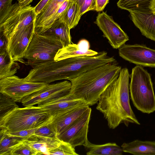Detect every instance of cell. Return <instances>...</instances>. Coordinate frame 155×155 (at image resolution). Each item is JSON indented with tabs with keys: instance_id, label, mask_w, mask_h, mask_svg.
Returning a JSON list of instances; mask_svg holds the SVG:
<instances>
[{
	"instance_id": "obj_19",
	"label": "cell",
	"mask_w": 155,
	"mask_h": 155,
	"mask_svg": "<svg viewBox=\"0 0 155 155\" xmlns=\"http://www.w3.org/2000/svg\"><path fill=\"white\" fill-rule=\"evenodd\" d=\"M84 104H86L82 100L74 98L68 94L37 105L47 110L52 114L55 112L71 107Z\"/></svg>"
},
{
	"instance_id": "obj_38",
	"label": "cell",
	"mask_w": 155,
	"mask_h": 155,
	"mask_svg": "<svg viewBox=\"0 0 155 155\" xmlns=\"http://www.w3.org/2000/svg\"><path fill=\"white\" fill-rule=\"evenodd\" d=\"M151 9L152 12L154 13H155V0H153V6Z\"/></svg>"
},
{
	"instance_id": "obj_3",
	"label": "cell",
	"mask_w": 155,
	"mask_h": 155,
	"mask_svg": "<svg viewBox=\"0 0 155 155\" xmlns=\"http://www.w3.org/2000/svg\"><path fill=\"white\" fill-rule=\"evenodd\" d=\"M52 115L38 106L15 108L0 117V129L7 132L35 129L51 121Z\"/></svg>"
},
{
	"instance_id": "obj_37",
	"label": "cell",
	"mask_w": 155,
	"mask_h": 155,
	"mask_svg": "<svg viewBox=\"0 0 155 155\" xmlns=\"http://www.w3.org/2000/svg\"><path fill=\"white\" fill-rule=\"evenodd\" d=\"M71 1L76 3L80 7L81 5L85 0H70Z\"/></svg>"
},
{
	"instance_id": "obj_29",
	"label": "cell",
	"mask_w": 155,
	"mask_h": 155,
	"mask_svg": "<svg viewBox=\"0 0 155 155\" xmlns=\"http://www.w3.org/2000/svg\"><path fill=\"white\" fill-rule=\"evenodd\" d=\"M51 120L45 124L37 128L35 131L34 135L40 137H49L58 136L51 123Z\"/></svg>"
},
{
	"instance_id": "obj_27",
	"label": "cell",
	"mask_w": 155,
	"mask_h": 155,
	"mask_svg": "<svg viewBox=\"0 0 155 155\" xmlns=\"http://www.w3.org/2000/svg\"><path fill=\"white\" fill-rule=\"evenodd\" d=\"M9 155H37V153L24 141L14 146Z\"/></svg>"
},
{
	"instance_id": "obj_23",
	"label": "cell",
	"mask_w": 155,
	"mask_h": 155,
	"mask_svg": "<svg viewBox=\"0 0 155 155\" xmlns=\"http://www.w3.org/2000/svg\"><path fill=\"white\" fill-rule=\"evenodd\" d=\"M80 8L76 3L71 2L68 8L59 18V20L65 23L70 29L77 25L80 19Z\"/></svg>"
},
{
	"instance_id": "obj_12",
	"label": "cell",
	"mask_w": 155,
	"mask_h": 155,
	"mask_svg": "<svg viewBox=\"0 0 155 155\" xmlns=\"http://www.w3.org/2000/svg\"><path fill=\"white\" fill-rule=\"evenodd\" d=\"M35 33V22L15 33L8 42L7 51L14 61L25 63V53Z\"/></svg>"
},
{
	"instance_id": "obj_26",
	"label": "cell",
	"mask_w": 155,
	"mask_h": 155,
	"mask_svg": "<svg viewBox=\"0 0 155 155\" xmlns=\"http://www.w3.org/2000/svg\"><path fill=\"white\" fill-rule=\"evenodd\" d=\"M16 102L9 97L0 93V117L6 114L18 107Z\"/></svg>"
},
{
	"instance_id": "obj_11",
	"label": "cell",
	"mask_w": 155,
	"mask_h": 155,
	"mask_svg": "<svg viewBox=\"0 0 155 155\" xmlns=\"http://www.w3.org/2000/svg\"><path fill=\"white\" fill-rule=\"evenodd\" d=\"M118 49L119 55L124 59L137 65L155 68V50L138 44H124Z\"/></svg>"
},
{
	"instance_id": "obj_24",
	"label": "cell",
	"mask_w": 155,
	"mask_h": 155,
	"mask_svg": "<svg viewBox=\"0 0 155 155\" xmlns=\"http://www.w3.org/2000/svg\"><path fill=\"white\" fill-rule=\"evenodd\" d=\"M25 140L21 138L9 136L5 130L0 129V155H9L14 146Z\"/></svg>"
},
{
	"instance_id": "obj_28",
	"label": "cell",
	"mask_w": 155,
	"mask_h": 155,
	"mask_svg": "<svg viewBox=\"0 0 155 155\" xmlns=\"http://www.w3.org/2000/svg\"><path fill=\"white\" fill-rule=\"evenodd\" d=\"M50 155H78V154L70 144L61 140L58 147L50 151Z\"/></svg>"
},
{
	"instance_id": "obj_25",
	"label": "cell",
	"mask_w": 155,
	"mask_h": 155,
	"mask_svg": "<svg viewBox=\"0 0 155 155\" xmlns=\"http://www.w3.org/2000/svg\"><path fill=\"white\" fill-rule=\"evenodd\" d=\"M153 0H119L117 6L128 11L151 9Z\"/></svg>"
},
{
	"instance_id": "obj_17",
	"label": "cell",
	"mask_w": 155,
	"mask_h": 155,
	"mask_svg": "<svg viewBox=\"0 0 155 155\" xmlns=\"http://www.w3.org/2000/svg\"><path fill=\"white\" fill-rule=\"evenodd\" d=\"M65 0H50L41 12L36 15L35 22V32L41 34L46 26Z\"/></svg>"
},
{
	"instance_id": "obj_2",
	"label": "cell",
	"mask_w": 155,
	"mask_h": 155,
	"mask_svg": "<svg viewBox=\"0 0 155 155\" xmlns=\"http://www.w3.org/2000/svg\"><path fill=\"white\" fill-rule=\"evenodd\" d=\"M121 69L115 62L85 72L70 81L71 87L68 94L89 106L94 105L106 88L117 78Z\"/></svg>"
},
{
	"instance_id": "obj_22",
	"label": "cell",
	"mask_w": 155,
	"mask_h": 155,
	"mask_svg": "<svg viewBox=\"0 0 155 155\" xmlns=\"http://www.w3.org/2000/svg\"><path fill=\"white\" fill-rule=\"evenodd\" d=\"M19 68L18 64L11 59L7 51L0 54V80L14 75Z\"/></svg>"
},
{
	"instance_id": "obj_36",
	"label": "cell",
	"mask_w": 155,
	"mask_h": 155,
	"mask_svg": "<svg viewBox=\"0 0 155 155\" xmlns=\"http://www.w3.org/2000/svg\"><path fill=\"white\" fill-rule=\"evenodd\" d=\"M33 0H18V3L21 7H24L29 5Z\"/></svg>"
},
{
	"instance_id": "obj_13",
	"label": "cell",
	"mask_w": 155,
	"mask_h": 155,
	"mask_svg": "<svg viewBox=\"0 0 155 155\" xmlns=\"http://www.w3.org/2000/svg\"><path fill=\"white\" fill-rule=\"evenodd\" d=\"M89 107L86 104L78 105L52 114L51 123L57 136L80 117Z\"/></svg>"
},
{
	"instance_id": "obj_18",
	"label": "cell",
	"mask_w": 155,
	"mask_h": 155,
	"mask_svg": "<svg viewBox=\"0 0 155 155\" xmlns=\"http://www.w3.org/2000/svg\"><path fill=\"white\" fill-rule=\"evenodd\" d=\"M70 29L59 19L55 21L51 27L41 35L61 41L65 47L72 44Z\"/></svg>"
},
{
	"instance_id": "obj_7",
	"label": "cell",
	"mask_w": 155,
	"mask_h": 155,
	"mask_svg": "<svg viewBox=\"0 0 155 155\" xmlns=\"http://www.w3.org/2000/svg\"><path fill=\"white\" fill-rule=\"evenodd\" d=\"M49 84L25 81L14 75L0 80V93L16 102H21L26 97L42 89Z\"/></svg>"
},
{
	"instance_id": "obj_4",
	"label": "cell",
	"mask_w": 155,
	"mask_h": 155,
	"mask_svg": "<svg viewBox=\"0 0 155 155\" xmlns=\"http://www.w3.org/2000/svg\"><path fill=\"white\" fill-rule=\"evenodd\" d=\"M129 87L134 106L142 113L150 114L155 111V95L150 74L140 65L133 68Z\"/></svg>"
},
{
	"instance_id": "obj_15",
	"label": "cell",
	"mask_w": 155,
	"mask_h": 155,
	"mask_svg": "<svg viewBox=\"0 0 155 155\" xmlns=\"http://www.w3.org/2000/svg\"><path fill=\"white\" fill-rule=\"evenodd\" d=\"M89 41L85 39L79 41L78 44L72 43L60 49L57 53L54 61L80 56H92L98 52L89 49Z\"/></svg>"
},
{
	"instance_id": "obj_16",
	"label": "cell",
	"mask_w": 155,
	"mask_h": 155,
	"mask_svg": "<svg viewBox=\"0 0 155 155\" xmlns=\"http://www.w3.org/2000/svg\"><path fill=\"white\" fill-rule=\"evenodd\" d=\"M60 140L58 136L49 137L33 135L24 140L37 153V155H50V151L57 148Z\"/></svg>"
},
{
	"instance_id": "obj_20",
	"label": "cell",
	"mask_w": 155,
	"mask_h": 155,
	"mask_svg": "<svg viewBox=\"0 0 155 155\" xmlns=\"http://www.w3.org/2000/svg\"><path fill=\"white\" fill-rule=\"evenodd\" d=\"M123 152L135 155H155V141L137 140L124 143L121 146Z\"/></svg>"
},
{
	"instance_id": "obj_1",
	"label": "cell",
	"mask_w": 155,
	"mask_h": 155,
	"mask_svg": "<svg viewBox=\"0 0 155 155\" xmlns=\"http://www.w3.org/2000/svg\"><path fill=\"white\" fill-rule=\"evenodd\" d=\"M130 75L126 68H121L117 78L104 91L99 99L96 109L103 114L110 129L121 123L140 124L130 103L129 80Z\"/></svg>"
},
{
	"instance_id": "obj_6",
	"label": "cell",
	"mask_w": 155,
	"mask_h": 155,
	"mask_svg": "<svg viewBox=\"0 0 155 155\" xmlns=\"http://www.w3.org/2000/svg\"><path fill=\"white\" fill-rule=\"evenodd\" d=\"M36 17L34 7L30 5L21 7L16 2L0 18V32L5 35L8 42L15 33L34 23Z\"/></svg>"
},
{
	"instance_id": "obj_31",
	"label": "cell",
	"mask_w": 155,
	"mask_h": 155,
	"mask_svg": "<svg viewBox=\"0 0 155 155\" xmlns=\"http://www.w3.org/2000/svg\"><path fill=\"white\" fill-rule=\"evenodd\" d=\"M96 8V0H85L80 8V15L81 17L88 11H95Z\"/></svg>"
},
{
	"instance_id": "obj_10",
	"label": "cell",
	"mask_w": 155,
	"mask_h": 155,
	"mask_svg": "<svg viewBox=\"0 0 155 155\" xmlns=\"http://www.w3.org/2000/svg\"><path fill=\"white\" fill-rule=\"evenodd\" d=\"M94 23L103 34V36L108 41L114 49H118L129 40V37L113 17L103 12H99Z\"/></svg>"
},
{
	"instance_id": "obj_30",
	"label": "cell",
	"mask_w": 155,
	"mask_h": 155,
	"mask_svg": "<svg viewBox=\"0 0 155 155\" xmlns=\"http://www.w3.org/2000/svg\"><path fill=\"white\" fill-rule=\"evenodd\" d=\"M36 128L23 130L15 132H7V134L9 136L19 137L25 140L28 139L31 136L34 135L35 132Z\"/></svg>"
},
{
	"instance_id": "obj_21",
	"label": "cell",
	"mask_w": 155,
	"mask_h": 155,
	"mask_svg": "<svg viewBox=\"0 0 155 155\" xmlns=\"http://www.w3.org/2000/svg\"><path fill=\"white\" fill-rule=\"evenodd\" d=\"M84 147L88 150L87 155H122L123 152L122 148L115 143L95 144L89 141Z\"/></svg>"
},
{
	"instance_id": "obj_32",
	"label": "cell",
	"mask_w": 155,
	"mask_h": 155,
	"mask_svg": "<svg viewBox=\"0 0 155 155\" xmlns=\"http://www.w3.org/2000/svg\"><path fill=\"white\" fill-rule=\"evenodd\" d=\"M13 0H0V18L2 17L12 6Z\"/></svg>"
},
{
	"instance_id": "obj_14",
	"label": "cell",
	"mask_w": 155,
	"mask_h": 155,
	"mask_svg": "<svg viewBox=\"0 0 155 155\" xmlns=\"http://www.w3.org/2000/svg\"><path fill=\"white\" fill-rule=\"evenodd\" d=\"M129 12L131 20L142 34L155 41V13L152 9Z\"/></svg>"
},
{
	"instance_id": "obj_5",
	"label": "cell",
	"mask_w": 155,
	"mask_h": 155,
	"mask_svg": "<svg viewBox=\"0 0 155 155\" xmlns=\"http://www.w3.org/2000/svg\"><path fill=\"white\" fill-rule=\"evenodd\" d=\"M62 42L35 32L25 54L26 64L33 68L54 61L55 57L61 48Z\"/></svg>"
},
{
	"instance_id": "obj_9",
	"label": "cell",
	"mask_w": 155,
	"mask_h": 155,
	"mask_svg": "<svg viewBox=\"0 0 155 155\" xmlns=\"http://www.w3.org/2000/svg\"><path fill=\"white\" fill-rule=\"evenodd\" d=\"M71 87V81H68L49 84L42 89L24 98L21 103L24 107L44 103L68 94Z\"/></svg>"
},
{
	"instance_id": "obj_8",
	"label": "cell",
	"mask_w": 155,
	"mask_h": 155,
	"mask_svg": "<svg viewBox=\"0 0 155 155\" xmlns=\"http://www.w3.org/2000/svg\"><path fill=\"white\" fill-rule=\"evenodd\" d=\"M91 112L89 107L80 117L58 136L60 140L68 143L74 148L78 146L85 147L89 141L87 134Z\"/></svg>"
},
{
	"instance_id": "obj_33",
	"label": "cell",
	"mask_w": 155,
	"mask_h": 155,
	"mask_svg": "<svg viewBox=\"0 0 155 155\" xmlns=\"http://www.w3.org/2000/svg\"><path fill=\"white\" fill-rule=\"evenodd\" d=\"M0 54L7 51L8 40L5 35L0 32Z\"/></svg>"
},
{
	"instance_id": "obj_34",
	"label": "cell",
	"mask_w": 155,
	"mask_h": 155,
	"mask_svg": "<svg viewBox=\"0 0 155 155\" xmlns=\"http://www.w3.org/2000/svg\"><path fill=\"white\" fill-rule=\"evenodd\" d=\"M109 0H96V8L95 11L100 12L103 11L108 3Z\"/></svg>"
},
{
	"instance_id": "obj_35",
	"label": "cell",
	"mask_w": 155,
	"mask_h": 155,
	"mask_svg": "<svg viewBox=\"0 0 155 155\" xmlns=\"http://www.w3.org/2000/svg\"><path fill=\"white\" fill-rule=\"evenodd\" d=\"M50 0H41L38 4L34 7V10L36 15L41 12Z\"/></svg>"
}]
</instances>
